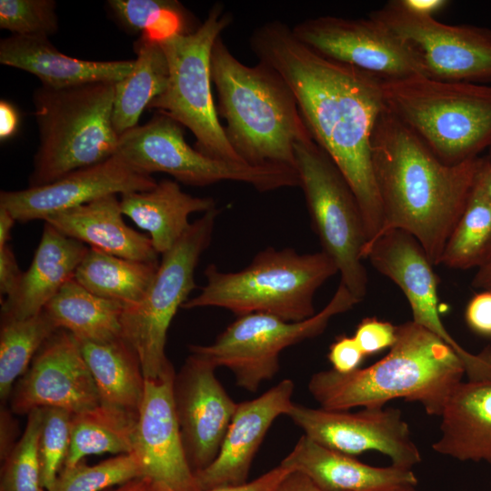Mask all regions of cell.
Segmentation results:
<instances>
[{"label":"cell","mask_w":491,"mask_h":491,"mask_svg":"<svg viewBox=\"0 0 491 491\" xmlns=\"http://www.w3.org/2000/svg\"><path fill=\"white\" fill-rule=\"evenodd\" d=\"M249 43L258 61L277 71L291 87L313 139L353 190L367 246L383 227L371 149L375 126L385 109L383 80L318 54L278 20L257 26Z\"/></svg>","instance_id":"1"},{"label":"cell","mask_w":491,"mask_h":491,"mask_svg":"<svg viewBox=\"0 0 491 491\" xmlns=\"http://www.w3.org/2000/svg\"><path fill=\"white\" fill-rule=\"evenodd\" d=\"M371 149L383 213L379 235L405 230L420 243L434 266L440 265L482 157L444 164L386 107L375 126Z\"/></svg>","instance_id":"2"},{"label":"cell","mask_w":491,"mask_h":491,"mask_svg":"<svg viewBox=\"0 0 491 491\" xmlns=\"http://www.w3.org/2000/svg\"><path fill=\"white\" fill-rule=\"evenodd\" d=\"M464 376L456 351L411 320L396 326V342L382 359L347 374L319 371L311 376L308 390L326 410L384 406L402 398L419 403L427 415L440 416Z\"/></svg>","instance_id":"3"},{"label":"cell","mask_w":491,"mask_h":491,"mask_svg":"<svg viewBox=\"0 0 491 491\" xmlns=\"http://www.w3.org/2000/svg\"><path fill=\"white\" fill-rule=\"evenodd\" d=\"M211 78L230 145L246 164L296 169L295 146L313 140L296 98L269 65H247L219 36L211 53Z\"/></svg>","instance_id":"4"},{"label":"cell","mask_w":491,"mask_h":491,"mask_svg":"<svg viewBox=\"0 0 491 491\" xmlns=\"http://www.w3.org/2000/svg\"><path fill=\"white\" fill-rule=\"evenodd\" d=\"M336 273V265L323 251L299 254L293 248L267 247L236 272L207 266L205 285L182 308L220 307L237 316L265 313L303 321L316 315L315 294Z\"/></svg>","instance_id":"5"},{"label":"cell","mask_w":491,"mask_h":491,"mask_svg":"<svg viewBox=\"0 0 491 491\" xmlns=\"http://www.w3.org/2000/svg\"><path fill=\"white\" fill-rule=\"evenodd\" d=\"M386 109L444 164L491 149V85L415 75L382 81Z\"/></svg>","instance_id":"6"},{"label":"cell","mask_w":491,"mask_h":491,"mask_svg":"<svg viewBox=\"0 0 491 491\" xmlns=\"http://www.w3.org/2000/svg\"><path fill=\"white\" fill-rule=\"evenodd\" d=\"M114 83H90L33 94L39 145L28 187L50 184L117 152L119 135L112 121Z\"/></svg>","instance_id":"7"},{"label":"cell","mask_w":491,"mask_h":491,"mask_svg":"<svg viewBox=\"0 0 491 491\" xmlns=\"http://www.w3.org/2000/svg\"><path fill=\"white\" fill-rule=\"evenodd\" d=\"M232 21V14L216 3L195 31L159 41L167 58L169 79L165 90L148 108L187 127L195 136V149L204 155L245 163L226 138L211 88L212 49Z\"/></svg>","instance_id":"8"},{"label":"cell","mask_w":491,"mask_h":491,"mask_svg":"<svg viewBox=\"0 0 491 491\" xmlns=\"http://www.w3.org/2000/svg\"><path fill=\"white\" fill-rule=\"evenodd\" d=\"M296 170L322 251L336 265L340 283L360 302L367 292L363 264L366 229L358 201L328 155L310 140L295 146Z\"/></svg>","instance_id":"9"},{"label":"cell","mask_w":491,"mask_h":491,"mask_svg":"<svg viewBox=\"0 0 491 491\" xmlns=\"http://www.w3.org/2000/svg\"><path fill=\"white\" fill-rule=\"evenodd\" d=\"M116 154L142 174H168L193 186L235 181L268 192L300 185L297 170L291 167L253 165L204 155L187 144L179 123L160 113L120 135Z\"/></svg>","instance_id":"10"},{"label":"cell","mask_w":491,"mask_h":491,"mask_svg":"<svg viewBox=\"0 0 491 491\" xmlns=\"http://www.w3.org/2000/svg\"><path fill=\"white\" fill-rule=\"evenodd\" d=\"M219 213L215 207L191 223L175 245L162 255L143 300L124 308L123 338L138 355L145 379L158 378L172 364L165 351L167 331L177 310L195 288V271L210 245Z\"/></svg>","instance_id":"11"},{"label":"cell","mask_w":491,"mask_h":491,"mask_svg":"<svg viewBox=\"0 0 491 491\" xmlns=\"http://www.w3.org/2000/svg\"><path fill=\"white\" fill-rule=\"evenodd\" d=\"M359 302L340 283L327 305L308 319L289 322L265 313L237 316L212 344L191 345L189 351L215 368H228L236 386L256 392L279 371V356L284 349L319 336L332 317Z\"/></svg>","instance_id":"12"},{"label":"cell","mask_w":491,"mask_h":491,"mask_svg":"<svg viewBox=\"0 0 491 491\" xmlns=\"http://www.w3.org/2000/svg\"><path fill=\"white\" fill-rule=\"evenodd\" d=\"M369 15L388 27L413 52L423 75L440 81L491 82V30L447 25L418 16L390 1Z\"/></svg>","instance_id":"13"},{"label":"cell","mask_w":491,"mask_h":491,"mask_svg":"<svg viewBox=\"0 0 491 491\" xmlns=\"http://www.w3.org/2000/svg\"><path fill=\"white\" fill-rule=\"evenodd\" d=\"M295 36L318 54L370 73L382 80L423 75L409 47L388 27L368 15H322L292 27Z\"/></svg>","instance_id":"14"},{"label":"cell","mask_w":491,"mask_h":491,"mask_svg":"<svg viewBox=\"0 0 491 491\" xmlns=\"http://www.w3.org/2000/svg\"><path fill=\"white\" fill-rule=\"evenodd\" d=\"M286 416L306 436L330 449L353 456L376 451L389 457L392 465L410 469L421 461L409 426L397 408L364 407L351 413L293 403Z\"/></svg>","instance_id":"15"},{"label":"cell","mask_w":491,"mask_h":491,"mask_svg":"<svg viewBox=\"0 0 491 491\" xmlns=\"http://www.w3.org/2000/svg\"><path fill=\"white\" fill-rule=\"evenodd\" d=\"M13 414L55 407L71 414L100 404L98 392L78 340L57 329L40 347L9 397Z\"/></svg>","instance_id":"16"},{"label":"cell","mask_w":491,"mask_h":491,"mask_svg":"<svg viewBox=\"0 0 491 491\" xmlns=\"http://www.w3.org/2000/svg\"><path fill=\"white\" fill-rule=\"evenodd\" d=\"M215 371L208 361L190 353L174 379L175 415L194 473L215 459L237 406Z\"/></svg>","instance_id":"17"},{"label":"cell","mask_w":491,"mask_h":491,"mask_svg":"<svg viewBox=\"0 0 491 491\" xmlns=\"http://www.w3.org/2000/svg\"><path fill=\"white\" fill-rule=\"evenodd\" d=\"M156 184L152 175L135 170L115 154L104 162L75 170L45 185L2 191L0 206L21 223L45 220L53 214L105 195L146 191Z\"/></svg>","instance_id":"18"},{"label":"cell","mask_w":491,"mask_h":491,"mask_svg":"<svg viewBox=\"0 0 491 491\" xmlns=\"http://www.w3.org/2000/svg\"><path fill=\"white\" fill-rule=\"evenodd\" d=\"M175 376L171 364L158 378L145 379L133 452L143 463L145 477L174 491H200L175 415Z\"/></svg>","instance_id":"19"},{"label":"cell","mask_w":491,"mask_h":491,"mask_svg":"<svg viewBox=\"0 0 491 491\" xmlns=\"http://www.w3.org/2000/svg\"><path fill=\"white\" fill-rule=\"evenodd\" d=\"M363 258L402 290L412 311V321L439 336L463 363L469 351L444 326L438 311L435 266L420 243L405 230L390 229L366 246Z\"/></svg>","instance_id":"20"},{"label":"cell","mask_w":491,"mask_h":491,"mask_svg":"<svg viewBox=\"0 0 491 491\" xmlns=\"http://www.w3.org/2000/svg\"><path fill=\"white\" fill-rule=\"evenodd\" d=\"M295 384L284 379L258 397L237 404L215 459L195 473L200 491L247 482L253 459L275 420L287 415Z\"/></svg>","instance_id":"21"},{"label":"cell","mask_w":491,"mask_h":491,"mask_svg":"<svg viewBox=\"0 0 491 491\" xmlns=\"http://www.w3.org/2000/svg\"><path fill=\"white\" fill-rule=\"evenodd\" d=\"M0 63L36 76L43 86L62 89L90 83H117L128 76L135 60L88 61L60 53L43 35H12L0 42Z\"/></svg>","instance_id":"22"},{"label":"cell","mask_w":491,"mask_h":491,"mask_svg":"<svg viewBox=\"0 0 491 491\" xmlns=\"http://www.w3.org/2000/svg\"><path fill=\"white\" fill-rule=\"evenodd\" d=\"M88 249L45 223L29 268L15 293L1 300V317L25 319L41 313L62 286L74 278Z\"/></svg>","instance_id":"23"},{"label":"cell","mask_w":491,"mask_h":491,"mask_svg":"<svg viewBox=\"0 0 491 491\" xmlns=\"http://www.w3.org/2000/svg\"><path fill=\"white\" fill-rule=\"evenodd\" d=\"M282 465L307 476L322 491H374L416 486L413 469L374 466L323 446L303 435Z\"/></svg>","instance_id":"24"},{"label":"cell","mask_w":491,"mask_h":491,"mask_svg":"<svg viewBox=\"0 0 491 491\" xmlns=\"http://www.w3.org/2000/svg\"><path fill=\"white\" fill-rule=\"evenodd\" d=\"M439 417L435 452L459 461L491 464V366L483 376L460 382Z\"/></svg>","instance_id":"25"},{"label":"cell","mask_w":491,"mask_h":491,"mask_svg":"<svg viewBox=\"0 0 491 491\" xmlns=\"http://www.w3.org/2000/svg\"><path fill=\"white\" fill-rule=\"evenodd\" d=\"M123 215L120 199L110 195L57 212L44 221L91 248L130 260L159 261L149 236L128 226Z\"/></svg>","instance_id":"26"},{"label":"cell","mask_w":491,"mask_h":491,"mask_svg":"<svg viewBox=\"0 0 491 491\" xmlns=\"http://www.w3.org/2000/svg\"><path fill=\"white\" fill-rule=\"evenodd\" d=\"M120 205L124 215L148 233L154 248L161 255L187 230L191 214H204L216 207L213 198L193 196L185 193L176 181L167 179L150 190L121 195Z\"/></svg>","instance_id":"27"},{"label":"cell","mask_w":491,"mask_h":491,"mask_svg":"<svg viewBox=\"0 0 491 491\" xmlns=\"http://www.w3.org/2000/svg\"><path fill=\"white\" fill-rule=\"evenodd\" d=\"M78 342L100 404L138 413L145 378L132 346L123 337L107 343Z\"/></svg>","instance_id":"28"},{"label":"cell","mask_w":491,"mask_h":491,"mask_svg":"<svg viewBox=\"0 0 491 491\" xmlns=\"http://www.w3.org/2000/svg\"><path fill=\"white\" fill-rule=\"evenodd\" d=\"M44 310L58 329L78 341L107 343L123 337L124 306L91 293L74 278L65 284Z\"/></svg>","instance_id":"29"},{"label":"cell","mask_w":491,"mask_h":491,"mask_svg":"<svg viewBox=\"0 0 491 491\" xmlns=\"http://www.w3.org/2000/svg\"><path fill=\"white\" fill-rule=\"evenodd\" d=\"M134 50L132 73L115 84L112 121L118 135L137 125L143 111L165 90L169 79L167 58L159 41L141 33Z\"/></svg>","instance_id":"30"},{"label":"cell","mask_w":491,"mask_h":491,"mask_svg":"<svg viewBox=\"0 0 491 491\" xmlns=\"http://www.w3.org/2000/svg\"><path fill=\"white\" fill-rule=\"evenodd\" d=\"M159 262L130 260L89 247L74 279L95 296L132 307L145 297Z\"/></svg>","instance_id":"31"},{"label":"cell","mask_w":491,"mask_h":491,"mask_svg":"<svg viewBox=\"0 0 491 491\" xmlns=\"http://www.w3.org/2000/svg\"><path fill=\"white\" fill-rule=\"evenodd\" d=\"M137 418L138 413L104 404L73 414L70 446L63 467L89 455L133 453Z\"/></svg>","instance_id":"32"},{"label":"cell","mask_w":491,"mask_h":491,"mask_svg":"<svg viewBox=\"0 0 491 491\" xmlns=\"http://www.w3.org/2000/svg\"><path fill=\"white\" fill-rule=\"evenodd\" d=\"M58 328L43 310L25 318L1 317L0 398L9 400L16 381L26 372L43 344Z\"/></svg>","instance_id":"33"},{"label":"cell","mask_w":491,"mask_h":491,"mask_svg":"<svg viewBox=\"0 0 491 491\" xmlns=\"http://www.w3.org/2000/svg\"><path fill=\"white\" fill-rule=\"evenodd\" d=\"M490 251L491 203L476 180L465 210L447 239L441 264L453 269L477 268Z\"/></svg>","instance_id":"34"},{"label":"cell","mask_w":491,"mask_h":491,"mask_svg":"<svg viewBox=\"0 0 491 491\" xmlns=\"http://www.w3.org/2000/svg\"><path fill=\"white\" fill-rule=\"evenodd\" d=\"M118 23L131 33H145L156 41L175 34H188L197 27L191 14L174 0H109Z\"/></svg>","instance_id":"35"},{"label":"cell","mask_w":491,"mask_h":491,"mask_svg":"<svg viewBox=\"0 0 491 491\" xmlns=\"http://www.w3.org/2000/svg\"><path fill=\"white\" fill-rule=\"evenodd\" d=\"M140 477H145V469L134 452L116 455L93 466L83 459L63 467L50 491H105Z\"/></svg>","instance_id":"36"},{"label":"cell","mask_w":491,"mask_h":491,"mask_svg":"<svg viewBox=\"0 0 491 491\" xmlns=\"http://www.w3.org/2000/svg\"><path fill=\"white\" fill-rule=\"evenodd\" d=\"M42 408L27 414L25 428L11 453L2 461L1 491H45L37 453Z\"/></svg>","instance_id":"37"},{"label":"cell","mask_w":491,"mask_h":491,"mask_svg":"<svg viewBox=\"0 0 491 491\" xmlns=\"http://www.w3.org/2000/svg\"><path fill=\"white\" fill-rule=\"evenodd\" d=\"M72 415L61 408H42L37 453L42 486L46 491L52 488L65 462L70 446Z\"/></svg>","instance_id":"38"},{"label":"cell","mask_w":491,"mask_h":491,"mask_svg":"<svg viewBox=\"0 0 491 491\" xmlns=\"http://www.w3.org/2000/svg\"><path fill=\"white\" fill-rule=\"evenodd\" d=\"M0 27L17 35L49 37L58 30L54 0H1Z\"/></svg>","instance_id":"39"},{"label":"cell","mask_w":491,"mask_h":491,"mask_svg":"<svg viewBox=\"0 0 491 491\" xmlns=\"http://www.w3.org/2000/svg\"><path fill=\"white\" fill-rule=\"evenodd\" d=\"M353 337L365 356L375 355L395 344L396 326L376 317H366L357 325Z\"/></svg>","instance_id":"40"},{"label":"cell","mask_w":491,"mask_h":491,"mask_svg":"<svg viewBox=\"0 0 491 491\" xmlns=\"http://www.w3.org/2000/svg\"><path fill=\"white\" fill-rule=\"evenodd\" d=\"M292 471V468L280 464L253 481L239 486H222L205 491H275L282 480ZM145 491L174 490L163 484L153 482L147 478Z\"/></svg>","instance_id":"41"},{"label":"cell","mask_w":491,"mask_h":491,"mask_svg":"<svg viewBox=\"0 0 491 491\" xmlns=\"http://www.w3.org/2000/svg\"><path fill=\"white\" fill-rule=\"evenodd\" d=\"M365 355L353 336H340L330 346L328 359L332 369L347 374L359 368Z\"/></svg>","instance_id":"42"},{"label":"cell","mask_w":491,"mask_h":491,"mask_svg":"<svg viewBox=\"0 0 491 491\" xmlns=\"http://www.w3.org/2000/svg\"><path fill=\"white\" fill-rule=\"evenodd\" d=\"M465 320L474 333L491 337V290H481L469 300Z\"/></svg>","instance_id":"43"},{"label":"cell","mask_w":491,"mask_h":491,"mask_svg":"<svg viewBox=\"0 0 491 491\" xmlns=\"http://www.w3.org/2000/svg\"><path fill=\"white\" fill-rule=\"evenodd\" d=\"M24 272L18 266L9 244L0 246V294L1 299L12 296L19 286Z\"/></svg>","instance_id":"44"},{"label":"cell","mask_w":491,"mask_h":491,"mask_svg":"<svg viewBox=\"0 0 491 491\" xmlns=\"http://www.w3.org/2000/svg\"><path fill=\"white\" fill-rule=\"evenodd\" d=\"M12 411L1 408L0 415V456L1 461L11 453L15 446L17 436V422L13 417Z\"/></svg>","instance_id":"45"},{"label":"cell","mask_w":491,"mask_h":491,"mask_svg":"<svg viewBox=\"0 0 491 491\" xmlns=\"http://www.w3.org/2000/svg\"><path fill=\"white\" fill-rule=\"evenodd\" d=\"M400 6L410 14L418 16L434 17L449 2L446 0H397Z\"/></svg>","instance_id":"46"},{"label":"cell","mask_w":491,"mask_h":491,"mask_svg":"<svg viewBox=\"0 0 491 491\" xmlns=\"http://www.w3.org/2000/svg\"><path fill=\"white\" fill-rule=\"evenodd\" d=\"M19 125V114L15 107L5 100L0 102V138L5 140L14 135Z\"/></svg>","instance_id":"47"},{"label":"cell","mask_w":491,"mask_h":491,"mask_svg":"<svg viewBox=\"0 0 491 491\" xmlns=\"http://www.w3.org/2000/svg\"><path fill=\"white\" fill-rule=\"evenodd\" d=\"M275 491H322L307 476L293 470Z\"/></svg>","instance_id":"48"},{"label":"cell","mask_w":491,"mask_h":491,"mask_svg":"<svg viewBox=\"0 0 491 491\" xmlns=\"http://www.w3.org/2000/svg\"><path fill=\"white\" fill-rule=\"evenodd\" d=\"M472 286L480 290H491V251L484 262L476 268Z\"/></svg>","instance_id":"49"},{"label":"cell","mask_w":491,"mask_h":491,"mask_svg":"<svg viewBox=\"0 0 491 491\" xmlns=\"http://www.w3.org/2000/svg\"><path fill=\"white\" fill-rule=\"evenodd\" d=\"M476 181L491 203V157H482Z\"/></svg>","instance_id":"50"},{"label":"cell","mask_w":491,"mask_h":491,"mask_svg":"<svg viewBox=\"0 0 491 491\" xmlns=\"http://www.w3.org/2000/svg\"><path fill=\"white\" fill-rule=\"evenodd\" d=\"M15 222L10 212L0 206V246L8 244Z\"/></svg>","instance_id":"51"},{"label":"cell","mask_w":491,"mask_h":491,"mask_svg":"<svg viewBox=\"0 0 491 491\" xmlns=\"http://www.w3.org/2000/svg\"><path fill=\"white\" fill-rule=\"evenodd\" d=\"M147 477H140L105 491H145Z\"/></svg>","instance_id":"52"},{"label":"cell","mask_w":491,"mask_h":491,"mask_svg":"<svg viewBox=\"0 0 491 491\" xmlns=\"http://www.w3.org/2000/svg\"><path fill=\"white\" fill-rule=\"evenodd\" d=\"M416 486H396V487L385 488V489H379V490H374V491H416Z\"/></svg>","instance_id":"53"},{"label":"cell","mask_w":491,"mask_h":491,"mask_svg":"<svg viewBox=\"0 0 491 491\" xmlns=\"http://www.w3.org/2000/svg\"><path fill=\"white\" fill-rule=\"evenodd\" d=\"M489 156L491 157V152H490V155H489Z\"/></svg>","instance_id":"54"},{"label":"cell","mask_w":491,"mask_h":491,"mask_svg":"<svg viewBox=\"0 0 491 491\" xmlns=\"http://www.w3.org/2000/svg\"><path fill=\"white\" fill-rule=\"evenodd\" d=\"M1 491V490H0Z\"/></svg>","instance_id":"55"}]
</instances>
